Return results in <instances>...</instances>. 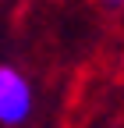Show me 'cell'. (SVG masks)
<instances>
[{"mask_svg":"<svg viewBox=\"0 0 124 128\" xmlns=\"http://www.w3.org/2000/svg\"><path fill=\"white\" fill-rule=\"evenodd\" d=\"M36 107V92L32 82L11 64H0V124L4 128H18L32 118Z\"/></svg>","mask_w":124,"mask_h":128,"instance_id":"cell-1","label":"cell"},{"mask_svg":"<svg viewBox=\"0 0 124 128\" xmlns=\"http://www.w3.org/2000/svg\"><path fill=\"white\" fill-rule=\"evenodd\" d=\"M103 4H110V7H121V4H124V0H103Z\"/></svg>","mask_w":124,"mask_h":128,"instance_id":"cell-2","label":"cell"}]
</instances>
